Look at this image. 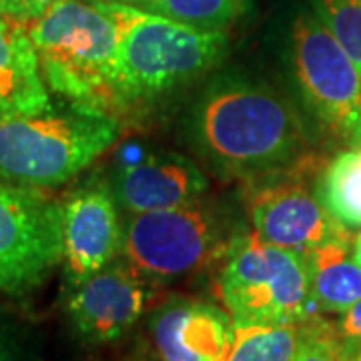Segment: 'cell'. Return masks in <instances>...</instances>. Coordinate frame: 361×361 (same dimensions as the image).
<instances>
[{"label":"cell","mask_w":361,"mask_h":361,"mask_svg":"<svg viewBox=\"0 0 361 361\" xmlns=\"http://www.w3.org/2000/svg\"><path fill=\"white\" fill-rule=\"evenodd\" d=\"M199 155L223 177L263 179L303 155V130L289 103L269 87L239 77L215 80L191 115Z\"/></svg>","instance_id":"6da1fadb"},{"label":"cell","mask_w":361,"mask_h":361,"mask_svg":"<svg viewBox=\"0 0 361 361\" xmlns=\"http://www.w3.org/2000/svg\"><path fill=\"white\" fill-rule=\"evenodd\" d=\"M28 35L47 87L68 104L109 115L123 106L118 30L101 0H65L28 26Z\"/></svg>","instance_id":"7a4b0ae2"},{"label":"cell","mask_w":361,"mask_h":361,"mask_svg":"<svg viewBox=\"0 0 361 361\" xmlns=\"http://www.w3.org/2000/svg\"><path fill=\"white\" fill-rule=\"evenodd\" d=\"M118 30V97L123 106L153 101L219 65L223 30L180 25L118 0H101Z\"/></svg>","instance_id":"3957f363"},{"label":"cell","mask_w":361,"mask_h":361,"mask_svg":"<svg viewBox=\"0 0 361 361\" xmlns=\"http://www.w3.org/2000/svg\"><path fill=\"white\" fill-rule=\"evenodd\" d=\"M115 116L68 104L0 123V183L49 189L77 177L118 139Z\"/></svg>","instance_id":"277c9868"},{"label":"cell","mask_w":361,"mask_h":361,"mask_svg":"<svg viewBox=\"0 0 361 361\" xmlns=\"http://www.w3.org/2000/svg\"><path fill=\"white\" fill-rule=\"evenodd\" d=\"M219 287L235 323H303L315 310L305 253L265 243L255 233L233 239Z\"/></svg>","instance_id":"5b68a950"},{"label":"cell","mask_w":361,"mask_h":361,"mask_svg":"<svg viewBox=\"0 0 361 361\" xmlns=\"http://www.w3.org/2000/svg\"><path fill=\"white\" fill-rule=\"evenodd\" d=\"M231 243L225 217L197 199L187 205L130 215L123 227L121 249L142 277L171 281L203 269Z\"/></svg>","instance_id":"8992f818"},{"label":"cell","mask_w":361,"mask_h":361,"mask_svg":"<svg viewBox=\"0 0 361 361\" xmlns=\"http://www.w3.org/2000/svg\"><path fill=\"white\" fill-rule=\"evenodd\" d=\"M293 66L303 99L331 139L361 147V73L315 14L293 25Z\"/></svg>","instance_id":"52a82bcc"},{"label":"cell","mask_w":361,"mask_h":361,"mask_svg":"<svg viewBox=\"0 0 361 361\" xmlns=\"http://www.w3.org/2000/svg\"><path fill=\"white\" fill-rule=\"evenodd\" d=\"M63 251L61 205L37 189L0 183V293L39 287Z\"/></svg>","instance_id":"ba28073f"},{"label":"cell","mask_w":361,"mask_h":361,"mask_svg":"<svg viewBox=\"0 0 361 361\" xmlns=\"http://www.w3.org/2000/svg\"><path fill=\"white\" fill-rule=\"evenodd\" d=\"M247 209L259 239L299 253L349 235L317 195L297 180H275L261 187L249 197Z\"/></svg>","instance_id":"9c48e42d"},{"label":"cell","mask_w":361,"mask_h":361,"mask_svg":"<svg viewBox=\"0 0 361 361\" xmlns=\"http://www.w3.org/2000/svg\"><path fill=\"white\" fill-rule=\"evenodd\" d=\"M149 301L142 275L130 265L109 263L77 287H71L66 313L75 331L90 343L125 336L139 322Z\"/></svg>","instance_id":"30bf717a"},{"label":"cell","mask_w":361,"mask_h":361,"mask_svg":"<svg viewBox=\"0 0 361 361\" xmlns=\"http://www.w3.org/2000/svg\"><path fill=\"white\" fill-rule=\"evenodd\" d=\"M63 251L68 287H77L111 263L123 243L116 199L106 187H87L61 205Z\"/></svg>","instance_id":"8fae6325"},{"label":"cell","mask_w":361,"mask_h":361,"mask_svg":"<svg viewBox=\"0 0 361 361\" xmlns=\"http://www.w3.org/2000/svg\"><path fill=\"white\" fill-rule=\"evenodd\" d=\"M207 187L205 173L179 153H153L118 167L113 177L116 203L130 215L187 205Z\"/></svg>","instance_id":"7c38bea8"},{"label":"cell","mask_w":361,"mask_h":361,"mask_svg":"<svg viewBox=\"0 0 361 361\" xmlns=\"http://www.w3.org/2000/svg\"><path fill=\"white\" fill-rule=\"evenodd\" d=\"M151 336L161 361H227L233 319L205 301L171 299L153 315Z\"/></svg>","instance_id":"4fadbf2b"},{"label":"cell","mask_w":361,"mask_h":361,"mask_svg":"<svg viewBox=\"0 0 361 361\" xmlns=\"http://www.w3.org/2000/svg\"><path fill=\"white\" fill-rule=\"evenodd\" d=\"M52 109L28 26L0 16V123Z\"/></svg>","instance_id":"5bb4252c"},{"label":"cell","mask_w":361,"mask_h":361,"mask_svg":"<svg viewBox=\"0 0 361 361\" xmlns=\"http://www.w3.org/2000/svg\"><path fill=\"white\" fill-rule=\"evenodd\" d=\"M311 301L323 313H345L361 299V267L351 237H337L305 251Z\"/></svg>","instance_id":"9a60e30c"},{"label":"cell","mask_w":361,"mask_h":361,"mask_svg":"<svg viewBox=\"0 0 361 361\" xmlns=\"http://www.w3.org/2000/svg\"><path fill=\"white\" fill-rule=\"evenodd\" d=\"M315 195L345 229H361V147L345 149L323 169Z\"/></svg>","instance_id":"2e32d148"},{"label":"cell","mask_w":361,"mask_h":361,"mask_svg":"<svg viewBox=\"0 0 361 361\" xmlns=\"http://www.w3.org/2000/svg\"><path fill=\"white\" fill-rule=\"evenodd\" d=\"M303 323L263 325L233 322L227 361H291L303 339Z\"/></svg>","instance_id":"e0dca14e"},{"label":"cell","mask_w":361,"mask_h":361,"mask_svg":"<svg viewBox=\"0 0 361 361\" xmlns=\"http://www.w3.org/2000/svg\"><path fill=\"white\" fill-rule=\"evenodd\" d=\"M133 4L149 13L161 14L165 18L177 20L180 25L201 28V30H223L233 20H237L251 0H118Z\"/></svg>","instance_id":"ac0fdd59"},{"label":"cell","mask_w":361,"mask_h":361,"mask_svg":"<svg viewBox=\"0 0 361 361\" xmlns=\"http://www.w3.org/2000/svg\"><path fill=\"white\" fill-rule=\"evenodd\" d=\"M311 6L361 73V0H311Z\"/></svg>","instance_id":"d6986e66"},{"label":"cell","mask_w":361,"mask_h":361,"mask_svg":"<svg viewBox=\"0 0 361 361\" xmlns=\"http://www.w3.org/2000/svg\"><path fill=\"white\" fill-rule=\"evenodd\" d=\"M291 361H349V357L337 337L336 325L311 315L303 323V339Z\"/></svg>","instance_id":"ffe728a7"},{"label":"cell","mask_w":361,"mask_h":361,"mask_svg":"<svg viewBox=\"0 0 361 361\" xmlns=\"http://www.w3.org/2000/svg\"><path fill=\"white\" fill-rule=\"evenodd\" d=\"M65 0H0V16L30 26Z\"/></svg>","instance_id":"44dd1931"},{"label":"cell","mask_w":361,"mask_h":361,"mask_svg":"<svg viewBox=\"0 0 361 361\" xmlns=\"http://www.w3.org/2000/svg\"><path fill=\"white\" fill-rule=\"evenodd\" d=\"M341 315L343 317L336 327V331L348 357L351 360L355 353L361 351V299Z\"/></svg>","instance_id":"7402d4cb"},{"label":"cell","mask_w":361,"mask_h":361,"mask_svg":"<svg viewBox=\"0 0 361 361\" xmlns=\"http://www.w3.org/2000/svg\"><path fill=\"white\" fill-rule=\"evenodd\" d=\"M351 247H353V255H355V261L360 263L361 267V233L353 239V243H351Z\"/></svg>","instance_id":"603a6c76"},{"label":"cell","mask_w":361,"mask_h":361,"mask_svg":"<svg viewBox=\"0 0 361 361\" xmlns=\"http://www.w3.org/2000/svg\"><path fill=\"white\" fill-rule=\"evenodd\" d=\"M0 361H8V357H6V351H4L2 345H0Z\"/></svg>","instance_id":"cb8c5ba5"},{"label":"cell","mask_w":361,"mask_h":361,"mask_svg":"<svg viewBox=\"0 0 361 361\" xmlns=\"http://www.w3.org/2000/svg\"><path fill=\"white\" fill-rule=\"evenodd\" d=\"M349 361H361V351L360 353H355V355H353V357H351Z\"/></svg>","instance_id":"d4e9b609"}]
</instances>
